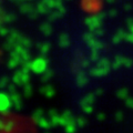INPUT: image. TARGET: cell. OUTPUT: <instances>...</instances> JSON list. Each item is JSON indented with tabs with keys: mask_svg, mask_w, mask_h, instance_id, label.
<instances>
[{
	"mask_svg": "<svg viewBox=\"0 0 133 133\" xmlns=\"http://www.w3.org/2000/svg\"><path fill=\"white\" fill-rule=\"evenodd\" d=\"M8 107H9V100L7 95L0 94V111H5Z\"/></svg>",
	"mask_w": 133,
	"mask_h": 133,
	"instance_id": "obj_1",
	"label": "cell"
}]
</instances>
